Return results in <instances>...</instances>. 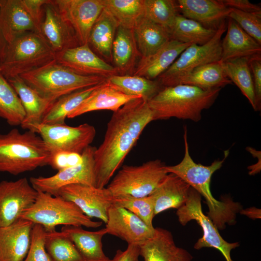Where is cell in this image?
I'll use <instances>...</instances> for the list:
<instances>
[{"label": "cell", "mask_w": 261, "mask_h": 261, "mask_svg": "<svg viewBox=\"0 0 261 261\" xmlns=\"http://www.w3.org/2000/svg\"><path fill=\"white\" fill-rule=\"evenodd\" d=\"M152 121L147 102L141 98L128 102L113 112L103 141L94 153L96 187L105 188L145 127Z\"/></svg>", "instance_id": "1"}, {"label": "cell", "mask_w": 261, "mask_h": 261, "mask_svg": "<svg viewBox=\"0 0 261 261\" xmlns=\"http://www.w3.org/2000/svg\"><path fill=\"white\" fill-rule=\"evenodd\" d=\"M221 89L203 90L187 85L167 87L147 103L153 120L175 117L198 122L202 111L213 104Z\"/></svg>", "instance_id": "2"}, {"label": "cell", "mask_w": 261, "mask_h": 261, "mask_svg": "<svg viewBox=\"0 0 261 261\" xmlns=\"http://www.w3.org/2000/svg\"><path fill=\"white\" fill-rule=\"evenodd\" d=\"M52 152L42 138L13 129L0 134V172L18 175L48 165Z\"/></svg>", "instance_id": "3"}, {"label": "cell", "mask_w": 261, "mask_h": 261, "mask_svg": "<svg viewBox=\"0 0 261 261\" xmlns=\"http://www.w3.org/2000/svg\"><path fill=\"white\" fill-rule=\"evenodd\" d=\"M18 76L42 97L53 102L64 95L102 84L107 79L78 74L56 60Z\"/></svg>", "instance_id": "4"}, {"label": "cell", "mask_w": 261, "mask_h": 261, "mask_svg": "<svg viewBox=\"0 0 261 261\" xmlns=\"http://www.w3.org/2000/svg\"><path fill=\"white\" fill-rule=\"evenodd\" d=\"M34 203L21 218L41 225L45 232H52L58 225L98 228L102 221H94L85 215L73 202L59 196L37 191Z\"/></svg>", "instance_id": "5"}, {"label": "cell", "mask_w": 261, "mask_h": 261, "mask_svg": "<svg viewBox=\"0 0 261 261\" xmlns=\"http://www.w3.org/2000/svg\"><path fill=\"white\" fill-rule=\"evenodd\" d=\"M55 58V53L41 34L27 32L8 43L0 72L7 80L43 66Z\"/></svg>", "instance_id": "6"}, {"label": "cell", "mask_w": 261, "mask_h": 261, "mask_svg": "<svg viewBox=\"0 0 261 261\" xmlns=\"http://www.w3.org/2000/svg\"><path fill=\"white\" fill-rule=\"evenodd\" d=\"M160 160H149L139 166L124 165L106 188L113 197L150 195L168 174Z\"/></svg>", "instance_id": "7"}, {"label": "cell", "mask_w": 261, "mask_h": 261, "mask_svg": "<svg viewBox=\"0 0 261 261\" xmlns=\"http://www.w3.org/2000/svg\"><path fill=\"white\" fill-rule=\"evenodd\" d=\"M224 21L212 39L202 45L191 44L179 55L172 65L157 79L163 87L176 85L177 81L194 69L219 61L221 57V38L226 30Z\"/></svg>", "instance_id": "8"}, {"label": "cell", "mask_w": 261, "mask_h": 261, "mask_svg": "<svg viewBox=\"0 0 261 261\" xmlns=\"http://www.w3.org/2000/svg\"><path fill=\"white\" fill-rule=\"evenodd\" d=\"M184 141L185 154L182 160L175 165H166L165 169L168 173L177 175L203 196L209 213H217L221 209L223 203L216 200L212 195L210 188L211 179L213 174L222 166L228 156L229 150L224 151V158L222 160H215L210 165L205 166L196 163L190 155L186 126L184 127Z\"/></svg>", "instance_id": "9"}, {"label": "cell", "mask_w": 261, "mask_h": 261, "mask_svg": "<svg viewBox=\"0 0 261 261\" xmlns=\"http://www.w3.org/2000/svg\"><path fill=\"white\" fill-rule=\"evenodd\" d=\"M176 215L182 225L194 220L202 227L203 235L194 246L196 249L203 247H212L218 250L226 261H233L231 251L239 246L238 242L229 243L220 235L218 229L210 218L203 212L201 196L191 187L185 204L177 209Z\"/></svg>", "instance_id": "10"}, {"label": "cell", "mask_w": 261, "mask_h": 261, "mask_svg": "<svg viewBox=\"0 0 261 261\" xmlns=\"http://www.w3.org/2000/svg\"><path fill=\"white\" fill-rule=\"evenodd\" d=\"M28 130L39 134L52 152L65 151L79 154L90 145L96 133L95 128L87 123L76 127L40 123L30 126Z\"/></svg>", "instance_id": "11"}, {"label": "cell", "mask_w": 261, "mask_h": 261, "mask_svg": "<svg viewBox=\"0 0 261 261\" xmlns=\"http://www.w3.org/2000/svg\"><path fill=\"white\" fill-rule=\"evenodd\" d=\"M96 147L91 145L82 153V161L79 164L58 172L49 177H31L29 182L36 190L58 196L62 187L75 184L95 186L94 153Z\"/></svg>", "instance_id": "12"}, {"label": "cell", "mask_w": 261, "mask_h": 261, "mask_svg": "<svg viewBox=\"0 0 261 261\" xmlns=\"http://www.w3.org/2000/svg\"><path fill=\"white\" fill-rule=\"evenodd\" d=\"M38 192L26 177L0 182V227L8 226L21 218L34 203Z\"/></svg>", "instance_id": "13"}, {"label": "cell", "mask_w": 261, "mask_h": 261, "mask_svg": "<svg viewBox=\"0 0 261 261\" xmlns=\"http://www.w3.org/2000/svg\"><path fill=\"white\" fill-rule=\"evenodd\" d=\"M73 30L79 45L88 43L95 21L104 8L102 0H52Z\"/></svg>", "instance_id": "14"}, {"label": "cell", "mask_w": 261, "mask_h": 261, "mask_svg": "<svg viewBox=\"0 0 261 261\" xmlns=\"http://www.w3.org/2000/svg\"><path fill=\"white\" fill-rule=\"evenodd\" d=\"M58 196L73 202L89 218H97L105 223L108 210L114 203V197L106 188L84 184L64 186L59 190Z\"/></svg>", "instance_id": "15"}, {"label": "cell", "mask_w": 261, "mask_h": 261, "mask_svg": "<svg viewBox=\"0 0 261 261\" xmlns=\"http://www.w3.org/2000/svg\"><path fill=\"white\" fill-rule=\"evenodd\" d=\"M105 224L107 234L121 239L128 245H141L151 238L155 231L130 211L114 204L108 210Z\"/></svg>", "instance_id": "16"}, {"label": "cell", "mask_w": 261, "mask_h": 261, "mask_svg": "<svg viewBox=\"0 0 261 261\" xmlns=\"http://www.w3.org/2000/svg\"><path fill=\"white\" fill-rule=\"evenodd\" d=\"M55 60L58 63L82 75L107 78L118 74L116 69L96 54L88 44L57 53Z\"/></svg>", "instance_id": "17"}, {"label": "cell", "mask_w": 261, "mask_h": 261, "mask_svg": "<svg viewBox=\"0 0 261 261\" xmlns=\"http://www.w3.org/2000/svg\"><path fill=\"white\" fill-rule=\"evenodd\" d=\"M41 35L55 54L79 45L74 32L58 12L52 0L44 6Z\"/></svg>", "instance_id": "18"}, {"label": "cell", "mask_w": 261, "mask_h": 261, "mask_svg": "<svg viewBox=\"0 0 261 261\" xmlns=\"http://www.w3.org/2000/svg\"><path fill=\"white\" fill-rule=\"evenodd\" d=\"M34 223L20 218L0 227V261H23L30 248Z\"/></svg>", "instance_id": "19"}, {"label": "cell", "mask_w": 261, "mask_h": 261, "mask_svg": "<svg viewBox=\"0 0 261 261\" xmlns=\"http://www.w3.org/2000/svg\"><path fill=\"white\" fill-rule=\"evenodd\" d=\"M176 2L180 14L214 30L218 29L232 10L222 0H178Z\"/></svg>", "instance_id": "20"}, {"label": "cell", "mask_w": 261, "mask_h": 261, "mask_svg": "<svg viewBox=\"0 0 261 261\" xmlns=\"http://www.w3.org/2000/svg\"><path fill=\"white\" fill-rule=\"evenodd\" d=\"M144 261H191L193 257L187 250L177 246L172 233L157 227L153 236L139 246Z\"/></svg>", "instance_id": "21"}, {"label": "cell", "mask_w": 261, "mask_h": 261, "mask_svg": "<svg viewBox=\"0 0 261 261\" xmlns=\"http://www.w3.org/2000/svg\"><path fill=\"white\" fill-rule=\"evenodd\" d=\"M0 29L8 43L27 32L40 34L22 0H3L0 12Z\"/></svg>", "instance_id": "22"}, {"label": "cell", "mask_w": 261, "mask_h": 261, "mask_svg": "<svg viewBox=\"0 0 261 261\" xmlns=\"http://www.w3.org/2000/svg\"><path fill=\"white\" fill-rule=\"evenodd\" d=\"M191 44L171 39L153 55L141 57L135 67L133 75L144 77L150 80L157 79Z\"/></svg>", "instance_id": "23"}, {"label": "cell", "mask_w": 261, "mask_h": 261, "mask_svg": "<svg viewBox=\"0 0 261 261\" xmlns=\"http://www.w3.org/2000/svg\"><path fill=\"white\" fill-rule=\"evenodd\" d=\"M190 186L173 173H168L150 195L155 216L169 209H178L187 200Z\"/></svg>", "instance_id": "24"}, {"label": "cell", "mask_w": 261, "mask_h": 261, "mask_svg": "<svg viewBox=\"0 0 261 261\" xmlns=\"http://www.w3.org/2000/svg\"><path fill=\"white\" fill-rule=\"evenodd\" d=\"M226 29L221 41V62L261 55V44L230 18H228Z\"/></svg>", "instance_id": "25"}, {"label": "cell", "mask_w": 261, "mask_h": 261, "mask_svg": "<svg viewBox=\"0 0 261 261\" xmlns=\"http://www.w3.org/2000/svg\"><path fill=\"white\" fill-rule=\"evenodd\" d=\"M138 98L139 97L125 94L105 81L100 85L67 118H73L87 113L101 110L115 112L128 102Z\"/></svg>", "instance_id": "26"}, {"label": "cell", "mask_w": 261, "mask_h": 261, "mask_svg": "<svg viewBox=\"0 0 261 261\" xmlns=\"http://www.w3.org/2000/svg\"><path fill=\"white\" fill-rule=\"evenodd\" d=\"M60 232L72 241L84 261H111L102 249L105 228L92 232L81 226H64Z\"/></svg>", "instance_id": "27"}, {"label": "cell", "mask_w": 261, "mask_h": 261, "mask_svg": "<svg viewBox=\"0 0 261 261\" xmlns=\"http://www.w3.org/2000/svg\"><path fill=\"white\" fill-rule=\"evenodd\" d=\"M139 55L133 29L118 26L112 50V61L118 74L133 73Z\"/></svg>", "instance_id": "28"}, {"label": "cell", "mask_w": 261, "mask_h": 261, "mask_svg": "<svg viewBox=\"0 0 261 261\" xmlns=\"http://www.w3.org/2000/svg\"><path fill=\"white\" fill-rule=\"evenodd\" d=\"M7 80L19 97L25 111L26 116L21 127L28 130L30 126L41 123L53 102L42 97L19 76Z\"/></svg>", "instance_id": "29"}, {"label": "cell", "mask_w": 261, "mask_h": 261, "mask_svg": "<svg viewBox=\"0 0 261 261\" xmlns=\"http://www.w3.org/2000/svg\"><path fill=\"white\" fill-rule=\"evenodd\" d=\"M118 24L104 8L91 29L88 44L91 50L104 60L112 61V50Z\"/></svg>", "instance_id": "30"}, {"label": "cell", "mask_w": 261, "mask_h": 261, "mask_svg": "<svg viewBox=\"0 0 261 261\" xmlns=\"http://www.w3.org/2000/svg\"><path fill=\"white\" fill-rule=\"evenodd\" d=\"M141 57L153 55L171 40L168 30L143 16L133 29Z\"/></svg>", "instance_id": "31"}, {"label": "cell", "mask_w": 261, "mask_h": 261, "mask_svg": "<svg viewBox=\"0 0 261 261\" xmlns=\"http://www.w3.org/2000/svg\"><path fill=\"white\" fill-rule=\"evenodd\" d=\"M232 84L227 77L220 61L198 67L180 78L176 85L192 86L203 90L221 88ZM175 85V86H176Z\"/></svg>", "instance_id": "32"}, {"label": "cell", "mask_w": 261, "mask_h": 261, "mask_svg": "<svg viewBox=\"0 0 261 261\" xmlns=\"http://www.w3.org/2000/svg\"><path fill=\"white\" fill-rule=\"evenodd\" d=\"M106 81L125 94L141 98L147 102L164 87L157 79L150 80L133 74L114 75Z\"/></svg>", "instance_id": "33"}, {"label": "cell", "mask_w": 261, "mask_h": 261, "mask_svg": "<svg viewBox=\"0 0 261 261\" xmlns=\"http://www.w3.org/2000/svg\"><path fill=\"white\" fill-rule=\"evenodd\" d=\"M100 85L77 90L60 97L48 109L41 123L49 125L65 124V119L69 115L78 107Z\"/></svg>", "instance_id": "34"}, {"label": "cell", "mask_w": 261, "mask_h": 261, "mask_svg": "<svg viewBox=\"0 0 261 261\" xmlns=\"http://www.w3.org/2000/svg\"><path fill=\"white\" fill-rule=\"evenodd\" d=\"M217 30L209 29L180 14L175 17L170 31L171 39L183 43L202 45L210 41Z\"/></svg>", "instance_id": "35"}, {"label": "cell", "mask_w": 261, "mask_h": 261, "mask_svg": "<svg viewBox=\"0 0 261 261\" xmlns=\"http://www.w3.org/2000/svg\"><path fill=\"white\" fill-rule=\"evenodd\" d=\"M249 58H235L221 62L227 77L237 86L255 111V97Z\"/></svg>", "instance_id": "36"}, {"label": "cell", "mask_w": 261, "mask_h": 261, "mask_svg": "<svg viewBox=\"0 0 261 261\" xmlns=\"http://www.w3.org/2000/svg\"><path fill=\"white\" fill-rule=\"evenodd\" d=\"M102 3L118 26L133 29L144 15V0H102Z\"/></svg>", "instance_id": "37"}, {"label": "cell", "mask_w": 261, "mask_h": 261, "mask_svg": "<svg viewBox=\"0 0 261 261\" xmlns=\"http://www.w3.org/2000/svg\"><path fill=\"white\" fill-rule=\"evenodd\" d=\"M26 113L15 90L0 72V117L11 126L21 125Z\"/></svg>", "instance_id": "38"}, {"label": "cell", "mask_w": 261, "mask_h": 261, "mask_svg": "<svg viewBox=\"0 0 261 261\" xmlns=\"http://www.w3.org/2000/svg\"><path fill=\"white\" fill-rule=\"evenodd\" d=\"M44 246L51 261H84L72 241L61 232H46Z\"/></svg>", "instance_id": "39"}, {"label": "cell", "mask_w": 261, "mask_h": 261, "mask_svg": "<svg viewBox=\"0 0 261 261\" xmlns=\"http://www.w3.org/2000/svg\"><path fill=\"white\" fill-rule=\"evenodd\" d=\"M178 14L176 0H144V16L164 28L170 34Z\"/></svg>", "instance_id": "40"}, {"label": "cell", "mask_w": 261, "mask_h": 261, "mask_svg": "<svg viewBox=\"0 0 261 261\" xmlns=\"http://www.w3.org/2000/svg\"><path fill=\"white\" fill-rule=\"evenodd\" d=\"M114 204L130 211L149 227L154 228L153 219L155 216L154 202L151 197H135L128 195L114 197Z\"/></svg>", "instance_id": "41"}, {"label": "cell", "mask_w": 261, "mask_h": 261, "mask_svg": "<svg viewBox=\"0 0 261 261\" xmlns=\"http://www.w3.org/2000/svg\"><path fill=\"white\" fill-rule=\"evenodd\" d=\"M248 35L261 44V14L233 9L228 15Z\"/></svg>", "instance_id": "42"}, {"label": "cell", "mask_w": 261, "mask_h": 261, "mask_svg": "<svg viewBox=\"0 0 261 261\" xmlns=\"http://www.w3.org/2000/svg\"><path fill=\"white\" fill-rule=\"evenodd\" d=\"M45 232L41 225L34 224L30 248L23 261H51L44 246Z\"/></svg>", "instance_id": "43"}, {"label": "cell", "mask_w": 261, "mask_h": 261, "mask_svg": "<svg viewBox=\"0 0 261 261\" xmlns=\"http://www.w3.org/2000/svg\"><path fill=\"white\" fill-rule=\"evenodd\" d=\"M82 159V154L57 151L52 152L48 165L59 171L79 164Z\"/></svg>", "instance_id": "44"}, {"label": "cell", "mask_w": 261, "mask_h": 261, "mask_svg": "<svg viewBox=\"0 0 261 261\" xmlns=\"http://www.w3.org/2000/svg\"><path fill=\"white\" fill-rule=\"evenodd\" d=\"M249 64L252 73L256 111L261 109V55L254 56L249 58Z\"/></svg>", "instance_id": "45"}, {"label": "cell", "mask_w": 261, "mask_h": 261, "mask_svg": "<svg viewBox=\"0 0 261 261\" xmlns=\"http://www.w3.org/2000/svg\"><path fill=\"white\" fill-rule=\"evenodd\" d=\"M50 0H22L41 35V27L44 16V6Z\"/></svg>", "instance_id": "46"}, {"label": "cell", "mask_w": 261, "mask_h": 261, "mask_svg": "<svg viewBox=\"0 0 261 261\" xmlns=\"http://www.w3.org/2000/svg\"><path fill=\"white\" fill-rule=\"evenodd\" d=\"M227 7L244 12L261 14V7L248 0H222Z\"/></svg>", "instance_id": "47"}, {"label": "cell", "mask_w": 261, "mask_h": 261, "mask_svg": "<svg viewBox=\"0 0 261 261\" xmlns=\"http://www.w3.org/2000/svg\"><path fill=\"white\" fill-rule=\"evenodd\" d=\"M140 256L139 246L130 245L124 250H117L111 261H141Z\"/></svg>", "instance_id": "48"}, {"label": "cell", "mask_w": 261, "mask_h": 261, "mask_svg": "<svg viewBox=\"0 0 261 261\" xmlns=\"http://www.w3.org/2000/svg\"><path fill=\"white\" fill-rule=\"evenodd\" d=\"M240 212L251 218L256 219L261 218V210L257 208L252 207L245 210H241Z\"/></svg>", "instance_id": "49"}, {"label": "cell", "mask_w": 261, "mask_h": 261, "mask_svg": "<svg viewBox=\"0 0 261 261\" xmlns=\"http://www.w3.org/2000/svg\"><path fill=\"white\" fill-rule=\"evenodd\" d=\"M8 43L0 29V65L4 58Z\"/></svg>", "instance_id": "50"}, {"label": "cell", "mask_w": 261, "mask_h": 261, "mask_svg": "<svg viewBox=\"0 0 261 261\" xmlns=\"http://www.w3.org/2000/svg\"><path fill=\"white\" fill-rule=\"evenodd\" d=\"M3 0H0V12L1 11L2 5Z\"/></svg>", "instance_id": "51"}, {"label": "cell", "mask_w": 261, "mask_h": 261, "mask_svg": "<svg viewBox=\"0 0 261 261\" xmlns=\"http://www.w3.org/2000/svg\"></svg>", "instance_id": "52"}]
</instances>
